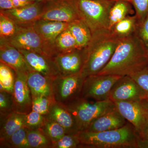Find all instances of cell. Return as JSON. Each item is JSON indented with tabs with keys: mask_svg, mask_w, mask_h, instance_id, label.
<instances>
[{
	"mask_svg": "<svg viewBox=\"0 0 148 148\" xmlns=\"http://www.w3.org/2000/svg\"><path fill=\"white\" fill-rule=\"evenodd\" d=\"M14 8L26 6L35 2L31 0H12Z\"/></svg>",
	"mask_w": 148,
	"mask_h": 148,
	"instance_id": "obj_39",
	"label": "cell"
},
{
	"mask_svg": "<svg viewBox=\"0 0 148 148\" xmlns=\"http://www.w3.org/2000/svg\"><path fill=\"white\" fill-rule=\"evenodd\" d=\"M80 18L94 32L109 29L110 10L114 2L110 0H74Z\"/></svg>",
	"mask_w": 148,
	"mask_h": 148,
	"instance_id": "obj_5",
	"label": "cell"
},
{
	"mask_svg": "<svg viewBox=\"0 0 148 148\" xmlns=\"http://www.w3.org/2000/svg\"><path fill=\"white\" fill-rule=\"evenodd\" d=\"M46 2H35L26 6L8 10H0L16 24H33L40 19Z\"/></svg>",
	"mask_w": 148,
	"mask_h": 148,
	"instance_id": "obj_15",
	"label": "cell"
},
{
	"mask_svg": "<svg viewBox=\"0 0 148 148\" xmlns=\"http://www.w3.org/2000/svg\"><path fill=\"white\" fill-rule=\"evenodd\" d=\"M84 49H76L59 53L53 57L62 75H69L80 73L85 61Z\"/></svg>",
	"mask_w": 148,
	"mask_h": 148,
	"instance_id": "obj_14",
	"label": "cell"
},
{
	"mask_svg": "<svg viewBox=\"0 0 148 148\" xmlns=\"http://www.w3.org/2000/svg\"><path fill=\"white\" fill-rule=\"evenodd\" d=\"M53 79L35 71H29L27 76V83L32 99L42 96L53 98Z\"/></svg>",
	"mask_w": 148,
	"mask_h": 148,
	"instance_id": "obj_18",
	"label": "cell"
},
{
	"mask_svg": "<svg viewBox=\"0 0 148 148\" xmlns=\"http://www.w3.org/2000/svg\"><path fill=\"white\" fill-rule=\"evenodd\" d=\"M46 116L60 124L66 130L67 134L78 132L73 116L63 104L56 102Z\"/></svg>",
	"mask_w": 148,
	"mask_h": 148,
	"instance_id": "obj_20",
	"label": "cell"
},
{
	"mask_svg": "<svg viewBox=\"0 0 148 148\" xmlns=\"http://www.w3.org/2000/svg\"><path fill=\"white\" fill-rule=\"evenodd\" d=\"M46 118V116L32 110L25 114L24 127L29 130L40 129L42 127Z\"/></svg>",
	"mask_w": 148,
	"mask_h": 148,
	"instance_id": "obj_32",
	"label": "cell"
},
{
	"mask_svg": "<svg viewBox=\"0 0 148 148\" xmlns=\"http://www.w3.org/2000/svg\"><path fill=\"white\" fill-rule=\"evenodd\" d=\"M33 24H16L14 35L8 38L0 39L19 50L34 51L53 58L57 55L55 49L38 34Z\"/></svg>",
	"mask_w": 148,
	"mask_h": 148,
	"instance_id": "obj_6",
	"label": "cell"
},
{
	"mask_svg": "<svg viewBox=\"0 0 148 148\" xmlns=\"http://www.w3.org/2000/svg\"><path fill=\"white\" fill-rule=\"evenodd\" d=\"M27 138L30 148H51L52 141L41 129H27Z\"/></svg>",
	"mask_w": 148,
	"mask_h": 148,
	"instance_id": "obj_26",
	"label": "cell"
},
{
	"mask_svg": "<svg viewBox=\"0 0 148 148\" xmlns=\"http://www.w3.org/2000/svg\"><path fill=\"white\" fill-rule=\"evenodd\" d=\"M54 47L57 54L78 49L75 38L68 28L56 38Z\"/></svg>",
	"mask_w": 148,
	"mask_h": 148,
	"instance_id": "obj_25",
	"label": "cell"
},
{
	"mask_svg": "<svg viewBox=\"0 0 148 148\" xmlns=\"http://www.w3.org/2000/svg\"><path fill=\"white\" fill-rule=\"evenodd\" d=\"M109 100L120 101L146 100L145 94L134 79L130 76H122L111 90Z\"/></svg>",
	"mask_w": 148,
	"mask_h": 148,
	"instance_id": "obj_11",
	"label": "cell"
},
{
	"mask_svg": "<svg viewBox=\"0 0 148 148\" xmlns=\"http://www.w3.org/2000/svg\"><path fill=\"white\" fill-rule=\"evenodd\" d=\"M64 105L73 116L78 132L85 130L94 120L115 106L110 100L97 101L81 97Z\"/></svg>",
	"mask_w": 148,
	"mask_h": 148,
	"instance_id": "obj_4",
	"label": "cell"
},
{
	"mask_svg": "<svg viewBox=\"0 0 148 148\" xmlns=\"http://www.w3.org/2000/svg\"><path fill=\"white\" fill-rule=\"evenodd\" d=\"M143 148H148V120L141 138Z\"/></svg>",
	"mask_w": 148,
	"mask_h": 148,
	"instance_id": "obj_40",
	"label": "cell"
},
{
	"mask_svg": "<svg viewBox=\"0 0 148 148\" xmlns=\"http://www.w3.org/2000/svg\"><path fill=\"white\" fill-rule=\"evenodd\" d=\"M68 29L73 35L79 49H83L91 40L92 33L87 24L82 19L69 23Z\"/></svg>",
	"mask_w": 148,
	"mask_h": 148,
	"instance_id": "obj_22",
	"label": "cell"
},
{
	"mask_svg": "<svg viewBox=\"0 0 148 148\" xmlns=\"http://www.w3.org/2000/svg\"><path fill=\"white\" fill-rule=\"evenodd\" d=\"M121 77L98 74L88 76L85 78L80 97L97 101L109 100L112 88Z\"/></svg>",
	"mask_w": 148,
	"mask_h": 148,
	"instance_id": "obj_7",
	"label": "cell"
},
{
	"mask_svg": "<svg viewBox=\"0 0 148 148\" xmlns=\"http://www.w3.org/2000/svg\"><path fill=\"white\" fill-rule=\"evenodd\" d=\"M79 19L74 0H51L46 2L40 19L70 23Z\"/></svg>",
	"mask_w": 148,
	"mask_h": 148,
	"instance_id": "obj_10",
	"label": "cell"
},
{
	"mask_svg": "<svg viewBox=\"0 0 148 148\" xmlns=\"http://www.w3.org/2000/svg\"><path fill=\"white\" fill-rule=\"evenodd\" d=\"M14 8L12 0H0V10H8Z\"/></svg>",
	"mask_w": 148,
	"mask_h": 148,
	"instance_id": "obj_38",
	"label": "cell"
},
{
	"mask_svg": "<svg viewBox=\"0 0 148 148\" xmlns=\"http://www.w3.org/2000/svg\"><path fill=\"white\" fill-rule=\"evenodd\" d=\"M130 76L134 79L145 92L146 100L148 102V65Z\"/></svg>",
	"mask_w": 148,
	"mask_h": 148,
	"instance_id": "obj_35",
	"label": "cell"
},
{
	"mask_svg": "<svg viewBox=\"0 0 148 148\" xmlns=\"http://www.w3.org/2000/svg\"><path fill=\"white\" fill-rule=\"evenodd\" d=\"M85 78L79 73L69 75H61L53 79L52 88L56 102L66 105L80 97Z\"/></svg>",
	"mask_w": 148,
	"mask_h": 148,
	"instance_id": "obj_8",
	"label": "cell"
},
{
	"mask_svg": "<svg viewBox=\"0 0 148 148\" xmlns=\"http://www.w3.org/2000/svg\"><path fill=\"white\" fill-rule=\"evenodd\" d=\"M80 148H143L142 140L129 123L118 129L92 132L84 130L77 133Z\"/></svg>",
	"mask_w": 148,
	"mask_h": 148,
	"instance_id": "obj_2",
	"label": "cell"
},
{
	"mask_svg": "<svg viewBox=\"0 0 148 148\" xmlns=\"http://www.w3.org/2000/svg\"><path fill=\"white\" fill-rule=\"evenodd\" d=\"M25 114L13 112L1 119L0 142L4 143L18 130L24 127Z\"/></svg>",
	"mask_w": 148,
	"mask_h": 148,
	"instance_id": "obj_21",
	"label": "cell"
},
{
	"mask_svg": "<svg viewBox=\"0 0 148 148\" xmlns=\"http://www.w3.org/2000/svg\"><path fill=\"white\" fill-rule=\"evenodd\" d=\"M69 24L65 22L39 19L34 22L33 26L42 38L54 48V43L56 38L61 32L68 29Z\"/></svg>",
	"mask_w": 148,
	"mask_h": 148,
	"instance_id": "obj_19",
	"label": "cell"
},
{
	"mask_svg": "<svg viewBox=\"0 0 148 148\" xmlns=\"http://www.w3.org/2000/svg\"><path fill=\"white\" fill-rule=\"evenodd\" d=\"M14 112L12 95L6 91H0V115L3 119Z\"/></svg>",
	"mask_w": 148,
	"mask_h": 148,
	"instance_id": "obj_34",
	"label": "cell"
},
{
	"mask_svg": "<svg viewBox=\"0 0 148 148\" xmlns=\"http://www.w3.org/2000/svg\"><path fill=\"white\" fill-rule=\"evenodd\" d=\"M30 148L28 138L27 129L23 127L14 132L7 141L1 145V148Z\"/></svg>",
	"mask_w": 148,
	"mask_h": 148,
	"instance_id": "obj_28",
	"label": "cell"
},
{
	"mask_svg": "<svg viewBox=\"0 0 148 148\" xmlns=\"http://www.w3.org/2000/svg\"><path fill=\"white\" fill-rule=\"evenodd\" d=\"M110 1H126L129 2L130 0H110Z\"/></svg>",
	"mask_w": 148,
	"mask_h": 148,
	"instance_id": "obj_42",
	"label": "cell"
},
{
	"mask_svg": "<svg viewBox=\"0 0 148 148\" xmlns=\"http://www.w3.org/2000/svg\"><path fill=\"white\" fill-rule=\"evenodd\" d=\"M55 102L53 98L42 96L35 98L32 99V110L47 116Z\"/></svg>",
	"mask_w": 148,
	"mask_h": 148,
	"instance_id": "obj_30",
	"label": "cell"
},
{
	"mask_svg": "<svg viewBox=\"0 0 148 148\" xmlns=\"http://www.w3.org/2000/svg\"><path fill=\"white\" fill-rule=\"evenodd\" d=\"M134 7L138 21H141L148 13V0H130Z\"/></svg>",
	"mask_w": 148,
	"mask_h": 148,
	"instance_id": "obj_37",
	"label": "cell"
},
{
	"mask_svg": "<svg viewBox=\"0 0 148 148\" xmlns=\"http://www.w3.org/2000/svg\"><path fill=\"white\" fill-rule=\"evenodd\" d=\"M77 133L66 134L60 140L53 143L51 148H80V143Z\"/></svg>",
	"mask_w": 148,
	"mask_h": 148,
	"instance_id": "obj_33",
	"label": "cell"
},
{
	"mask_svg": "<svg viewBox=\"0 0 148 148\" xmlns=\"http://www.w3.org/2000/svg\"><path fill=\"white\" fill-rule=\"evenodd\" d=\"M148 52V13L141 21H138L136 32Z\"/></svg>",
	"mask_w": 148,
	"mask_h": 148,
	"instance_id": "obj_36",
	"label": "cell"
},
{
	"mask_svg": "<svg viewBox=\"0 0 148 148\" xmlns=\"http://www.w3.org/2000/svg\"><path fill=\"white\" fill-rule=\"evenodd\" d=\"M15 82L12 92L14 112L27 114L32 111V98L27 83L28 73L14 72Z\"/></svg>",
	"mask_w": 148,
	"mask_h": 148,
	"instance_id": "obj_12",
	"label": "cell"
},
{
	"mask_svg": "<svg viewBox=\"0 0 148 148\" xmlns=\"http://www.w3.org/2000/svg\"><path fill=\"white\" fill-rule=\"evenodd\" d=\"M16 25L8 16L0 13V39L8 38L16 31Z\"/></svg>",
	"mask_w": 148,
	"mask_h": 148,
	"instance_id": "obj_31",
	"label": "cell"
},
{
	"mask_svg": "<svg viewBox=\"0 0 148 148\" xmlns=\"http://www.w3.org/2000/svg\"><path fill=\"white\" fill-rule=\"evenodd\" d=\"M148 65V52L136 32L120 40L107 65L98 75L130 76Z\"/></svg>",
	"mask_w": 148,
	"mask_h": 148,
	"instance_id": "obj_1",
	"label": "cell"
},
{
	"mask_svg": "<svg viewBox=\"0 0 148 148\" xmlns=\"http://www.w3.org/2000/svg\"><path fill=\"white\" fill-rule=\"evenodd\" d=\"M31 1H34L35 2H47L51 0H31Z\"/></svg>",
	"mask_w": 148,
	"mask_h": 148,
	"instance_id": "obj_41",
	"label": "cell"
},
{
	"mask_svg": "<svg viewBox=\"0 0 148 148\" xmlns=\"http://www.w3.org/2000/svg\"><path fill=\"white\" fill-rule=\"evenodd\" d=\"M132 6V5L127 1H117L114 2L109 12V30L126 16L133 14L134 10Z\"/></svg>",
	"mask_w": 148,
	"mask_h": 148,
	"instance_id": "obj_24",
	"label": "cell"
},
{
	"mask_svg": "<svg viewBox=\"0 0 148 148\" xmlns=\"http://www.w3.org/2000/svg\"><path fill=\"white\" fill-rule=\"evenodd\" d=\"M15 82L14 71L7 65L0 62V91L12 94Z\"/></svg>",
	"mask_w": 148,
	"mask_h": 148,
	"instance_id": "obj_27",
	"label": "cell"
},
{
	"mask_svg": "<svg viewBox=\"0 0 148 148\" xmlns=\"http://www.w3.org/2000/svg\"><path fill=\"white\" fill-rule=\"evenodd\" d=\"M0 62L7 65L14 72L28 73L32 71L20 51L1 39Z\"/></svg>",
	"mask_w": 148,
	"mask_h": 148,
	"instance_id": "obj_17",
	"label": "cell"
},
{
	"mask_svg": "<svg viewBox=\"0 0 148 148\" xmlns=\"http://www.w3.org/2000/svg\"><path fill=\"white\" fill-rule=\"evenodd\" d=\"M40 129L52 141V143L60 140L67 134L66 130L60 124L47 117Z\"/></svg>",
	"mask_w": 148,
	"mask_h": 148,
	"instance_id": "obj_29",
	"label": "cell"
},
{
	"mask_svg": "<svg viewBox=\"0 0 148 148\" xmlns=\"http://www.w3.org/2000/svg\"><path fill=\"white\" fill-rule=\"evenodd\" d=\"M127 123L114 106L94 120L85 130L100 132L113 130L123 127Z\"/></svg>",
	"mask_w": 148,
	"mask_h": 148,
	"instance_id": "obj_16",
	"label": "cell"
},
{
	"mask_svg": "<svg viewBox=\"0 0 148 148\" xmlns=\"http://www.w3.org/2000/svg\"><path fill=\"white\" fill-rule=\"evenodd\" d=\"M114 103L120 113L134 127L141 139L148 120V101L141 100Z\"/></svg>",
	"mask_w": 148,
	"mask_h": 148,
	"instance_id": "obj_9",
	"label": "cell"
},
{
	"mask_svg": "<svg viewBox=\"0 0 148 148\" xmlns=\"http://www.w3.org/2000/svg\"><path fill=\"white\" fill-rule=\"evenodd\" d=\"M109 29L92 34L89 44L84 48L85 61L80 73L84 77L96 75L107 65L120 42Z\"/></svg>",
	"mask_w": 148,
	"mask_h": 148,
	"instance_id": "obj_3",
	"label": "cell"
},
{
	"mask_svg": "<svg viewBox=\"0 0 148 148\" xmlns=\"http://www.w3.org/2000/svg\"><path fill=\"white\" fill-rule=\"evenodd\" d=\"M138 23V19L135 14L128 15L115 24L110 30L114 36L122 39L135 34Z\"/></svg>",
	"mask_w": 148,
	"mask_h": 148,
	"instance_id": "obj_23",
	"label": "cell"
},
{
	"mask_svg": "<svg viewBox=\"0 0 148 148\" xmlns=\"http://www.w3.org/2000/svg\"><path fill=\"white\" fill-rule=\"evenodd\" d=\"M19 50L32 71H35L52 79L61 75L53 57L34 51Z\"/></svg>",
	"mask_w": 148,
	"mask_h": 148,
	"instance_id": "obj_13",
	"label": "cell"
}]
</instances>
